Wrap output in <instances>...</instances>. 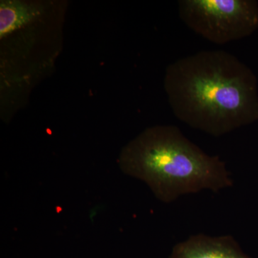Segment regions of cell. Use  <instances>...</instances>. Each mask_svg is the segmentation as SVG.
<instances>
[{
  "mask_svg": "<svg viewBox=\"0 0 258 258\" xmlns=\"http://www.w3.org/2000/svg\"><path fill=\"white\" fill-rule=\"evenodd\" d=\"M164 88L173 113L191 128L218 137L258 120L257 79L222 50H203L168 66Z\"/></svg>",
  "mask_w": 258,
  "mask_h": 258,
  "instance_id": "cell-1",
  "label": "cell"
},
{
  "mask_svg": "<svg viewBox=\"0 0 258 258\" xmlns=\"http://www.w3.org/2000/svg\"><path fill=\"white\" fill-rule=\"evenodd\" d=\"M169 258H252L241 248L233 236L196 234L178 242Z\"/></svg>",
  "mask_w": 258,
  "mask_h": 258,
  "instance_id": "cell-4",
  "label": "cell"
},
{
  "mask_svg": "<svg viewBox=\"0 0 258 258\" xmlns=\"http://www.w3.org/2000/svg\"><path fill=\"white\" fill-rule=\"evenodd\" d=\"M178 12L188 28L217 45L241 40L258 29L255 0H180Z\"/></svg>",
  "mask_w": 258,
  "mask_h": 258,
  "instance_id": "cell-3",
  "label": "cell"
},
{
  "mask_svg": "<svg viewBox=\"0 0 258 258\" xmlns=\"http://www.w3.org/2000/svg\"><path fill=\"white\" fill-rule=\"evenodd\" d=\"M120 165L164 203L205 190L218 192L234 183L220 157L209 155L172 125H157L139 134L122 152Z\"/></svg>",
  "mask_w": 258,
  "mask_h": 258,
  "instance_id": "cell-2",
  "label": "cell"
},
{
  "mask_svg": "<svg viewBox=\"0 0 258 258\" xmlns=\"http://www.w3.org/2000/svg\"><path fill=\"white\" fill-rule=\"evenodd\" d=\"M42 14L36 4L7 0L0 4V36L2 38L21 28Z\"/></svg>",
  "mask_w": 258,
  "mask_h": 258,
  "instance_id": "cell-5",
  "label": "cell"
}]
</instances>
